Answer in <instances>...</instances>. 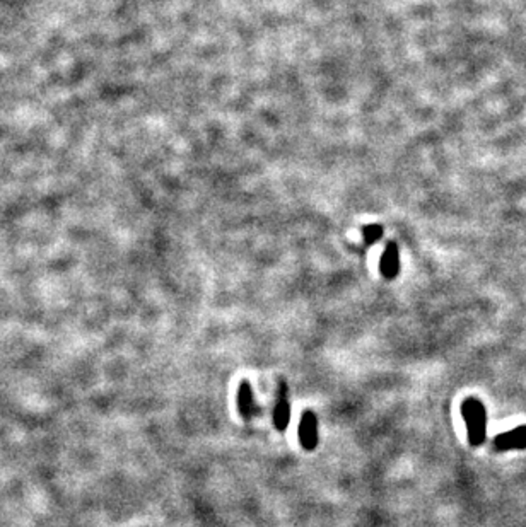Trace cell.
<instances>
[{
	"label": "cell",
	"instance_id": "6da1fadb",
	"mask_svg": "<svg viewBox=\"0 0 526 527\" xmlns=\"http://www.w3.org/2000/svg\"><path fill=\"white\" fill-rule=\"evenodd\" d=\"M461 417L465 420L466 437L472 447H480L487 439V411L477 398H466L461 403Z\"/></svg>",
	"mask_w": 526,
	"mask_h": 527
},
{
	"label": "cell",
	"instance_id": "7a4b0ae2",
	"mask_svg": "<svg viewBox=\"0 0 526 527\" xmlns=\"http://www.w3.org/2000/svg\"><path fill=\"white\" fill-rule=\"evenodd\" d=\"M320 437H318V417L314 411L306 410L301 415V422H299V444L305 451L311 452L318 447Z\"/></svg>",
	"mask_w": 526,
	"mask_h": 527
},
{
	"label": "cell",
	"instance_id": "3957f363",
	"mask_svg": "<svg viewBox=\"0 0 526 527\" xmlns=\"http://www.w3.org/2000/svg\"><path fill=\"white\" fill-rule=\"evenodd\" d=\"M287 395V384L280 379L279 384H277V398L275 406H273V426H275L277 432H285L289 422H291V406H289Z\"/></svg>",
	"mask_w": 526,
	"mask_h": 527
},
{
	"label": "cell",
	"instance_id": "277c9868",
	"mask_svg": "<svg viewBox=\"0 0 526 527\" xmlns=\"http://www.w3.org/2000/svg\"><path fill=\"white\" fill-rule=\"evenodd\" d=\"M494 449L499 452L521 451L526 449V425L501 433L494 439Z\"/></svg>",
	"mask_w": 526,
	"mask_h": 527
},
{
	"label": "cell",
	"instance_id": "5b68a950",
	"mask_svg": "<svg viewBox=\"0 0 526 527\" xmlns=\"http://www.w3.org/2000/svg\"><path fill=\"white\" fill-rule=\"evenodd\" d=\"M238 411L244 420H251V418L258 413V406L257 403H255L253 388H251L248 379H243L238 388Z\"/></svg>",
	"mask_w": 526,
	"mask_h": 527
},
{
	"label": "cell",
	"instance_id": "8992f818",
	"mask_svg": "<svg viewBox=\"0 0 526 527\" xmlns=\"http://www.w3.org/2000/svg\"><path fill=\"white\" fill-rule=\"evenodd\" d=\"M381 273H383L384 278L391 280L398 275L400 270V259H398V250H396L395 244H388V248L384 250L383 258H381L380 263Z\"/></svg>",
	"mask_w": 526,
	"mask_h": 527
},
{
	"label": "cell",
	"instance_id": "52a82bcc",
	"mask_svg": "<svg viewBox=\"0 0 526 527\" xmlns=\"http://www.w3.org/2000/svg\"><path fill=\"white\" fill-rule=\"evenodd\" d=\"M381 234H383V229H381L380 225H368V227L364 229V239L368 241V243H374V241L380 239Z\"/></svg>",
	"mask_w": 526,
	"mask_h": 527
}]
</instances>
